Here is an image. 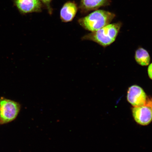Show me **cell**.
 I'll list each match as a JSON object with an SVG mask.
<instances>
[{
  "label": "cell",
  "instance_id": "cell-2",
  "mask_svg": "<svg viewBox=\"0 0 152 152\" xmlns=\"http://www.w3.org/2000/svg\"><path fill=\"white\" fill-rule=\"evenodd\" d=\"M122 24L121 22L108 24L104 27L83 37V40L94 42L102 46L106 47L115 41Z\"/></svg>",
  "mask_w": 152,
  "mask_h": 152
},
{
  "label": "cell",
  "instance_id": "cell-10",
  "mask_svg": "<svg viewBox=\"0 0 152 152\" xmlns=\"http://www.w3.org/2000/svg\"><path fill=\"white\" fill-rule=\"evenodd\" d=\"M40 1L46 7L49 14H52V9L51 7L50 3L52 0H40Z\"/></svg>",
  "mask_w": 152,
  "mask_h": 152
},
{
  "label": "cell",
  "instance_id": "cell-1",
  "mask_svg": "<svg viewBox=\"0 0 152 152\" xmlns=\"http://www.w3.org/2000/svg\"><path fill=\"white\" fill-rule=\"evenodd\" d=\"M114 13L102 10H97L78 20L79 23L85 29L94 32L110 23L115 18Z\"/></svg>",
  "mask_w": 152,
  "mask_h": 152
},
{
  "label": "cell",
  "instance_id": "cell-5",
  "mask_svg": "<svg viewBox=\"0 0 152 152\" xmlns=\"http://www.w3.org/2000/svg\"><path fill=\"white\" fill-rule=\"evenodd\" d=\"M14 6L21 14L40 12L42 7L40 0H14Z\"/></svg>",
  "mask_w": 152,
  "mask_h": 152
},
{
  "label": "cell",
  "instance_id": "cell-6",
  "mask_svg": "<svg viewBox=\"0 0 152 152\" xmlns=\"http://www.w3.org/2000/svg\"><path fill=\"white\" fill-rule=\"evenodd\" d=\"M133 116L138 124L147 125L152 121V107L151 105L134 107L132 109Z\"/></svg>",
  "mask_w": 152,
  "mask_h": 152
},
{
  "label": "cell",
  "instance_id": "cell-3",
  "mask_svg": "<svg viewBox=\"0 0 152 152\" xmlns=\"http://www.w3.org/2000/svg\"><path fill=\"white\" fill-rule=\"evenodd\" d=\"M21 106L18 102L4 97L0 98V124L11 122L16 119Z\"/></svg>",
  "mask_w": 152,
  "mask_h": 152
},
{
  "label": "cell",
  "instance_id": "cell-8",
  "mask_svg": "<svg viewBox=\"0 0 152 152\" xmlns=\"http://www.w3.org/2000/svg\"><path fill=\"white\" fill-rule=\"evenodd\" d=\"M110 3V0H80L79 8L82 13H85L107 6Z\"/></svg>",
  "mask_w": 152,
  "mask_h": 152
},
{
  "label": "cell",
  "instance_id": "cell-4",
  "mask_svg": "<svg viewBox=\"0 0 152 152\" xmlns=\"http://www.w3.org/2000/svg\"><path fill=\"white\" fill-rule=\"evenodd\" d=\"M127 100L134 107L149 105L148 103L152 102L150 101H148L145 93L141 87L137 85H133L129 87L127 94Z\"/></svg>",
  "mask_w": 152,
  "mask_h": 152
},
{
  "label": "cell",
  "instance_id": "cell-11",
  "mask_svg": "<svg viewBox=\"0 0 152 152\" xmlns=\"http://www.w3.org/2000/svg\"><path fill=\"white\" fill-rule=\"evenodd\" d=\"M148 73L150 78L152 80V63L150 64L148 68Z\"/></svg>",
  "mask_w": 152,
  "mask_h": 152
},
{
  "label": "cell",
  "instance_id": "cell-9",
  "mask_svg": "<svg viewBox=\"0 0 152 152\" xmlns=\"http://www.w3.org/2000/svg\"><path fill=\"white\" fill-rule=\"evenodd\" d=\"M135 58L137 62L142 66H147L150 63L151 58L147 51L142 48L136 50Z\"/></svg>",
  "mask_w": 152,
  "mask_h": 152
},
{
  "label": "cell",
  "instance_id": "cell-7",
  "mask_svg": "<svg viewBox=\"0 0 152 152\" xmlns=\"http://www.w3.org/2000/svg\"><path fill=\"white\" fill-rule=\"evenodd\" d=\"M78 10L77 5L73 1H68L63 6L60 10V17L62 21H72L75 18Z\"/></svg>",
  "mask_w": 152,
  "mask_h": 152
},
{
  "label": "cell",
  "instance_id": "cell-12",
  "mask_svg": "<svg viewBox=\"0 0 152 152\" xmlns=\"http://www.w3.org/2000/svg\"></svg>",
  "mask_w": 152,
  "mask_h": 152
}]
</instances>
